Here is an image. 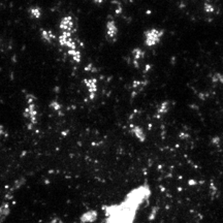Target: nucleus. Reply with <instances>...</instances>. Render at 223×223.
<instances>
[{
	"mask_svg": "<svg viewBox=\"0 0 223 223\" xmlns=\"http://www.w3.org/2000/svg\"><path fill=\"white\" fill-rule=\"evenodd\" d=\"M150 195L151 188L143 184L130 190L120 203L104 206L106 223H134L139 209Z\"/></svg>",
	"mask_w": 223,
	"mask_h": 223,
	"instance_id": "nucleus-1",
	"label": "nucleus"
},
{
	"mask_svg": "<svg viewBox=\"0 0 223 223\" xmlns=\"http://www.w3.org/2000/svg\"><path fill=\"white\" fill-rule=\"evenodd\" d=\"M164 34V31L158 28H151L144 32V43L148 48H153L156 46L158 43L161 41L162 36Z\"/></svg>",
	"mask_w": 223,
	"mask_h": 223,
	"instance_id": "nucleus-2",
	"label": "nucleus"
},
{
	"mask_svg": "<svg viewBox=\"0 0 223 223\" xmlns=\"http://www.w3.org/2000/svg\"><path fill=\"white\" fill-rule=\"evenodd\" d=\"M58 41H59V45L62 48H66L67 50L78 49L76 40L73 37V33H70V32H61L59 37H58Z\"/></svg>",
	"mask_w": 223,
	"mask_h": 223,
	"instance_id": "nucleus-3",
	"label": "nucleus"
},
{
	"mask_svg": "<svg viewBox=\"0 0 223 223\" xmlns=\"http://www.w3.org/2000/svg\"><path fill=\"white\" fill-rule=\"evenodd\" d=\"M59 27H60L61 32H70V33H73L74 22H73V17H71V16H65L64 18H62Z\"/></svg>",
	"mask_w": 223,
	"mask_h": 223,
	"instance_id": "nucleus-4",
	"label": "nucleus"
},
{
	"mask_svg": "<svg viewBox=\"0 0 223 223\" xmlns=\"http://www.w3.org/2000/svg\"><path fill=\"white\" fill-rule=\"evenodd\" d=\"M106 36H108V38L111 41H115L118 36V27L116 25L115 21L114 20L108 21L106 22Z\"/></svg>",
	"mask_w": 223,
	"mask_h": 223,
	"instance_id": "nucleus-5",
	"label": "nucleus"
},
{
	"mask_svg": "<svg viewBox=\"0 0 223 223\" xmlns=\"http://www.w3.org/2000/svg\"><path fill=\"white\" fill-rule=\"evenodd\" d=\"M131 56H132V60H133L134 66H138L139 61L145 57V51L141 50V48H135L132 50Z\"/></svg>",
	"mask_w": 223,
	"mask_h": 223,
	"instance_id": "nucleus-6",
	"label": "nucleus"
},
{
	"mask_svg": "<svg viewBox=\"0 0 223 223\" xmlns=\"http://www.w3.org/2000/svg\"><path fill=\"white\" fill-rule=\"evenodd\" d=\"M40 35H41L43 40H45L46 43H53L56 39V35L52 31H50V30H41Z\"/></svg>",
	"mask_w": 223,
	"mask_h": 223,
	"instance_id": "nucleus-7",
	"label": "nucleus"
},
{
	"mask_svg": "<svg viewBox=\"0 0 223 223\" xmlns=\"http://www.w3.org/2000/svg\"><path fill=\"white\" fill-rule=\"evenodd\" d=\"M68 55L71 57V59L73 60L76 63H80L81 60H82V55H81L80 50L78 49H73V50H67Z\"/></svg>",
	"mask_w": 223,
	"mask_h": 223,
	"instance_id": "nucleus-8",
	"label": "nucleus"
},
{
	"mask_svg": "<svg viewBox=\"0 0 223 223\" xmlns=\"http://www.w3.org/2000/svg\"><path fill=\"white\" fill-rule=\"evenodd\" d=\"M28 13H29L30 17L32 19H39L41 17V13H43V10L39 6H32L28 9Z\"/></svg>",
	"mask_w": 223,
	"mask_h": 223,
	"instance_id": "nucleus-9",
	"label": "nucleus"
},
{
	"mask_svg": "<svg viewBox=\"0 0 223 223\" xmlns=\"http://www.w3.org/2000/svg\"><path fill=\"white\" fill-rule=\"evenodd\" d=\"M84 82H85L86 86H87L90 93H91V97H93V94L96 92V80L95 79H87Z\"/></svg>",
	"mask_w": 223,
	"mask_h": 223,
	"instance_id": "nucleus-10",
	"label": "nucleus"
},
{
	"mask_svg": "<svg viewBox=\"0 0 223 223\" xmlns=\"http://www.w3.org/2000/svg\"><path fill=\"white\" fill-rule=\"evenodd\" d=\"M132 131H133V133L135 134L138 138H141V139L144 138V133L141 128H138V127H133V128H132Z\"/></svg>",
	"mask_w": 223,
	"mask_h": 223,
	"instance_id": "nucleus-11",
	"label": "nucleus"
},
{
	"mask_svg": "<svg viewBox=\"0 0 223 223\" xmlns=\"http://www.w3.org/2000/svg\"><path fill=\"white\" fill-rule=\"evenodd\" d=\"M116 4H117V6H116V10H115V13L116 15H120L121 13H122V5H121L120 2H117V1H114Z\"/></svg>",
	"mask_w": 223,
	"mask_h": 223,
	"instance_id": "nucleus-12",
	"label": "nucleus"
},
{
	"mask_svg": "<svg viewBox=\"0 0 223 223\" xmlns=\"http://www.w3.org/2000/svg\"><path fill=\"white\" fill-rule=\"evenodd\" d=\"M204 9H206V11H208V13H212V11L214 10V8H213V5H211V4H209V3H206L204 4Z\"/></svg>",
	"mask_w": 223,
	"mask_h": 223,
	"instance_id": "nucleus-13",
	"label": "nucleus"
},
{
	"mask_svg": "<svg viewBox=\"0 0 223 223\" xmlns=\"http://www.w3.org/2000/svg\"><path fill=\"white\" fill-rule=\"evenodd\" d=\"M104 0H93V2H94L95 4H97V5H100V4L103 3Z\"/></svg>",
	"mask_w": 223,
	"mask_h": 223,
	"instance_id": "nucleus-14",
	"label": "nucleus"
}]
</instances>
